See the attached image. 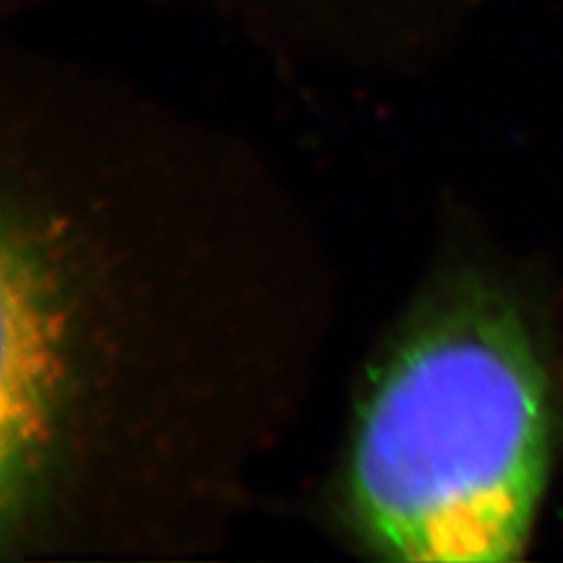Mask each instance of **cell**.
<instances>
[{"instance_id": "cell-1", "label": "cell", "mask_w": 563, "mask_h": 563, "mask_svg": "<svg viewBox=\"0 0 563 563\" xmlns=\"http://www.w3.org/2000/svg\"><path fill=\"white\" fill-rule=\"evenodd\" d=\"M552 404L538 352L507 306L444 312L387 360L350 453V500L387 556H521L548 482Z\"/></svg>"}]
</instances>
